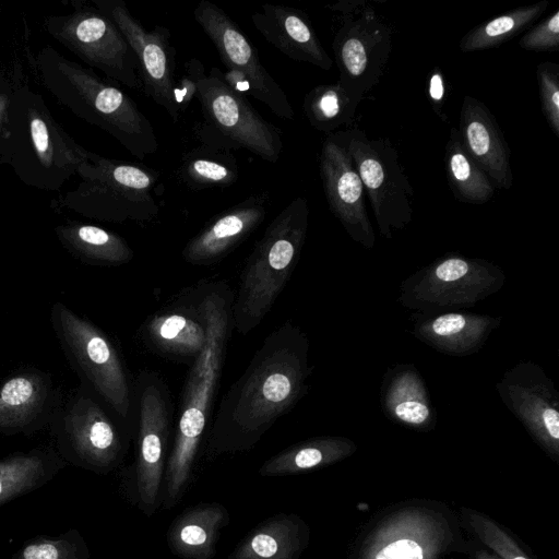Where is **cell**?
<instances>
[{
    "mask_svg": "<svg viewBox=\"0 0 559 559\" xmlns=\"http://www.w3.org/2000/svg\"><path fill=\"white\" fill-rule=\"evenodd\" d=\"M307 343L286 322L262 342L242 374L224 395L210 431L211 454L246 451L300 397Z\"/></svg>",
    "mask_w": 559,
    "mask_h": 559,
    "instance_id": "1",
    "label": "cell"
},
{
    "mask_svg": "<svg viewBox=\"0 0 559 559\" xmlns=\"http://www.w3.org/2000/svg\"><path fill=\"white\" fill-rule=\"evenodd\" d=\"M194 312L205 326L206 342L187 377L176 435L166 461L162 507L173 508L190 481L197 453L207 426L212 404L233 328L234 295L225 284L205 285L200 290Z\"/></svg>",
    "mask_w": 559,
    "mask_h": 559,
    "instance_id": "2",
    "label": "cell"
},
{
    "mask_svg": "<svg viewBox=\"0 0 559 559\" xmlns=\"http://www.w3.org/2000/svg\"><path fill=\"white\" fill-rule=\"evenodd\" d=\"M34 63L43 86L76 117L110 134L139 159L156 153L152 122L119 86L50 46L38 51Z\"/></svg>",
    "mask_w": 559,
    "mask_h": 559,
    "instance_id": "3",
    "label": "cell"
},
{
    "mask_svg": "<svg viewBox=\"0 0 559 559\" xmlns=\"http://www.w3.org/2000/svg\"><path fill=\"white\" fill-rule=\"evenodd\" d=\"M10 132L7 164L24 185L44 191L62 188L88 151L55 119L44 97L21 80L12 96Z\"/></svg>",
    "mask_w": 559,
    "mask_h": 559,
    "instance_id": "4",
    "label": "cell"
},
{
    "mask_svg": "<svg viewBox=\"0 0 559 559\" xmlns=\"http://www.w3.org/2000/svg\"><path fill=\"white\" fill-rule=\"evenodd\" d=\"M75 175L76 187L53 200L56 210L110 223L150 222L160 211V175L146 165L87 151Z\"/></svg>",
    "mask_w": 559,
    "mask_h": 559,
    "instance_id": "5",
    "label": "cell"
},
{
    "mask_svg": "<svg viewBox=\"0 0 559 559\" xmlns=\"http://www.w3.org/2000/svg\"><path fill=\"white\" fill-rule=\"evenodd\" d=\"M308 218L307 200L296 197L254 243L233 301V328L239 334L261 323L285 287L305 241Z\"/></svg>",
    "mask_w": 559,
    "mask_h": 559,
    "instance_id": "6",
    "label": "cell"
},
{
    "mask_svg": "<svg viewBox=\"0 0 559 559\" xmlns=\"http://www.w3.org/2000/svg\"><path fill=\"white\" fill-rule=\"evenodd\" d=\"M48 429L53 448L68 464L97 474H107L120 465L133 432L81 382L63 400Z\"/></svg>",
    "mask_w": 559,
    "mask_h": 559,
    "instance_id": "7",
    "label": "cell"
},
{
    "mask_svg": "<svg viewBox=\"0 0 559 559\" xmlns=\"http://www.w3.org/2000/svg\"><path fill=\"white\" fill-rule=\"evenodd\" d=\"M50 324L70 367L133 431V386L108 335L61 301L50 308Z\"/></svg>",
    "mask_w": 559,
    "mask_h": 559,
    "instance_id": "8",
    "label": "cell"
},
{
    "mask_svg": "<svg viewBox=\"0 0 559 559\" xmlns=\"http://www.w3.org/2000/svg\"><path fill=\"white\" fill-rule=\"evenodd\" d=\"M71 4L70 13L46 16L44 29L90 69L129 88H142L136 58L114 21L93 3Z\"/></svg>",
    "mask_w": 559,
    "mask_h": 559,
    "instance_id": "9",
    "label": "cell"
},
{
    "mask_svg": "<svg viewBox=\"0 0 559 559\" xmlns=\"http://www.w3.org/2000/svg\"><path fill=\"white\" fill-rule=\"evenodd\" d=\"M171 419L166 383L158 374L142 371L133 386L134 487L138 506L147 516L155 513L160 501Z\"/></svg>",
    "mask_w": 559,
    "mask_h": 559,
    "instance_id": "10",
    "label": "cell"
},
{
    "mask_svg": "<svg viewBox=\"0 0 559 559\" xmlns=\"http://www.w3.org/2000/svg\"><path fill=\"white\" fill-rule=\"evenodd\" d=\"M195 98L204 119L201 122L228 148H245L270 163L278 160L283 151L281 130L230 87L218 68L201 78Z\"/></svg>",
    "mask_w": 559,
    "mask_h": 559,
    "instance_id": "11",
    "label": "cell"
},
{
    "mask_svg": "<svg viewBox=\"0 0 559 559\" xmlns=\"http://www.w3.org/2000/svg\"><path fill=\"white\" fill-rule=\"evenodd\" d=\"M342 13L332 49L338 80L364 98L380 81L392 50V28L364 2L338 1L329 5Z\"/></svg>",
    "mask_w": 559,
    "mask_h": 559,
    "instance_id": "12",
    "label": "cell"
},
{
    "mask_svg": "<svg viewBox=\"0 0 559 559\" xmlns=\"http://www.w3.org/2000/svg\"><path fill=\"white\" fill-rule=\"evenodd\" d=\"M359 174L380 228L407 224L413 214V187L388 139H370L361 130L338 132Z\"/></svg>",
    "mask_w": 559,
    "mask_h": 559,
    "instance_id": "13",
    "label": "cell"
},
{
    "mask_svg": "<svg viewBox=\"0 0 559 559\" xmlns=\"http://www.w3.org/2000/svg\"><path fill=\"white\" fill-rule=\"evenodd\" d=\"M455 542L448 518L412 506L386 515L364 539L357 559H439Z\"/></svg>",
    "mask_w": 559,
    "mask_h": 559,
    "instance_id": "14",
    "label": "cell"
},
{
    "mask_svg": "<svg viewBox=\"0 0 559 559\" xmlns=\"http://www.w3.org/2000/svg\"><path fill=\"white\" fill-rule=\"evenodd\" d=\"M193 16L211 39L227 71L242 75L249 84V95L286 120L295 111L286 93L260 61L258 51L235 21L217 4L200 0Z\"/></svg>",
    "mask_w": 559,
    "mask_h": 559,
    "instance_id": "15",
    "label": "cell"
},
{
    "mask_svg": "<svg viewBox=\"0 0 559 559\" xmlns=\"http://www.w3.org/2000/svg\"><path fill=\"white\" fill-rule=\"evenodd\" d=\"M92 3L114 21L131 47L145 95L177 122L180 116L173 95L176 50L170 31L162 25L147 31L123 0H92Z\"/></svg>",
    "mask_w": 559,
    "mask_h": 559,
    "instance_id": "16",
    "label": "cell"
},
{
    "mask_svg": "<svg viewBox=\"0 0 559 559\" xmlns=\"http://www.w3.org/2000/svg\"><path fill=\"white\" fill-rule=\"evenodd\" d=\"M62 402L50 372L34 367L13 372L0 383V435L32 436L49 428Z\"/></svg>",
    "mask_w": 559,
    "mask_h": 559,
    "instance_id": "17",
    "label": "cell"
},
{
    "mask_svg": "<svg viewBox=\"0 0 559 559\" xmlns=\"http://www.w3.org/2000/svg\"><path fill=\"white\" fill-rule=\"evenodd\" d=\"M319 170L331 212L352 234L368 239L371 228L365 188L338 132L324 139L319 155Z\"/></svg>",
    "mask_w": 559,
    "mask_h": 559,
    "instance_id": "18",
    "label": "cell"
},
{
    "mask_svg": "<svg viewBox=\"0 0 559 559\" xmlns=\"http://www.w3.org/2000/svg\"><path fill=\"white\" fill-rule=\"evenodd\" d=\"M269 204L270 194L262 191L221 212L186 243L182 258L193 265L221 261L262 224Z\"/></svg>",
    "mask_w": 559,
    "mask_h": 559,
    "instance_id": "19",
    "label": "cell"
},
{
    "mask_svg": "<svg viewBox=\"0 0 559 559\" xmlns=\"http://www.w3.org/2000/svg\"><path fill=\"white\" fill-rule=\"evenodd\" d=\"M457 132L465 152L495 188H511L510 148L496 118L484 103L469 95L464 97Z\"/></svg>",
    "mask_w": 559,
    "mask_h": 559,
    "instance_id": "20",
    "label": "cell"
},
{
    "mask_svg": "<svg viewBox=\"0 0 559 559\" xmlns=\"http://www.w3.org/2000/svg\"><path fill=\"white\" fill-rule=\"evenodd\" d=\"M255 29L288 58L307 62L324 71L333 60L323 48L309 16L301 10L265 3L251 15Z\"/></svg>",
    "mask_w": 559,
    "mask_h": 559,
    "instance_id": "21",
    "label": "cell"
},
{
    "mask_svg": "<svg viewBox=\"0 0 559 559\" xmlns=\"http://www.w3.org/2000/svg\"><path fill=\"white\" fill-rule=\"evenodd\" d=\"M228 522L229 514L221 503L192 506L170 524L166 535L168 548L181 559H212L219 532Z\"/></svg>",
    "mask_w": 559,
    "mask_h": 559,
    "instance_id": "22",
    "label": "cell"
},
{
    "mask_svg": "<svg viewBox=\"0 0 559 559\" xmlns=\"http://www.w3.org/2000/svg\"><path fill=\"white\" fill-rule=\"evenodd\" d=\"M309 543V530L296 514H276L253 528L228 559H298Z\"/></svg>",
    "mask_w": 559,
    "mask_h": 559,
    "instance_id": "23",
    "label": "cell"
},
{
    "mask_svg": "<svg viewBox=\"0 0 559 559\" xmlns=\"http://www.w3.org/2000/svg\"><path fill=\"white\" fill-rule=\"evenodd\" d=\"M67 465L50 445L13 452L0 459V507L39 489Z\"/></svg>",
    "mask_w": 559,
    "mask_h": 559,
    "instance_id": "24",
    "label": "cell"
},
{
    "mask_svg": "<svg viewBox=\"0 0 559 559\" xmlns=\"http://www.w3.org/2000/svg\"><path fill=\"white\" fill-rule=\"evenodd\" d=\"M62 247L81 262L95 266H119L133 259V250L118 234L96 225L67 222L55 228Z\"/></svg>",
    "mask_w": 559,
    "mask_h": 559,
    "instance_id": "25",
    "label": "cell"
},
{
    "mask_svg": "<svg viewBox=\"0 0 559 559\" xmlns=\"http://www.w3.org/2000/svg\"><path fill=\"white\" fill-rule=\"evenodd\" d=\"M177 176L193 191L228 188L238 180L239 166L231 150L200 143L181 155Z\"/></svg>",
    "mask_w": 559,
    "mask_h": 559,
    "instance_id": "26",
    "label": "cell"
},
{
    "mask_svg": "<svg viewBox=\"0 0 559 559\" xmlns=\"http://www.w3.org/2000/svg\"><path fill=\"white\" fill-rule=\"evenodd\" d=\"M195 318L181 312L153 316L146 323L145 337L157 352L176 358H197L206 342L205 326Z\"/></svg>",
    "mask_w": 559,
    "mask_h": 559,
    "instance_id": "27",
    "label": "cell"
},
{
    "mask_svg": "<svg viewBox=\"0 0 559 559\" xmlns=\"http://www.w3.org/2000/svg\"><path fill=\"white\" fill-rule=\"evenodd\" d=\"M444 169L449 187L460 202L484 204L493 197L495 186L465 152L457 128L450 131L445 145Z\"/></svg>",
    "mask_w": 559,
    "mask_h": 559,
    "instance_id": "28",
    "label": "cell"
},
{
    "mask_svg": "<svg viewBox=\"0 0 559 559\" xmlns=\"http://www.w3.org/2000/svg\"><path fill=\"white\" fill-rule=\"evenodd\" d=\"M361 99V96L337 80L310 90L305 96L302 108L314 129L331 134L341 126L352 122Z\"/></svg>",
    "mask_w": 559,
    "mask_h": 559,
    "instance_id": "29",
    "label": "cell"
},
{
    "mask_svg": "<svg viewBox=\"0 0 559 559\" xmlns=\"http://www.w3.org/2000/svg\"><path fill=\"white\" fill-rule=\"evenodd\" d=\"M548 5V0H542L495 16L467 32L460 40V49L463 52H474L498 47L528 28Z\"/></svg>",
    "mask_w": 559,
    "mask_h": 559,
    "instance_id": "30",
    "label": "cell"
},
{
    "mask_svg": "<svg viewBox=\"0 0 559 559\" xmlns=\"http://www.w3.org/2000/svg\"><path fill=\"white\" fill-rule=\"evenodd\" d=\"M333 442L309 441L286 448L266 460L259 469L261 476H287L307 472L338 457Z\"/></svg>",
    "mask_w": 559,
    "mask_h": 559,
    "instance_id": "31",
    "label": "cell"
},
{
    "mask_svg": "<svg viewBox=\"0 0 559 559\" xmlns=\"http://www.w3.org/2000/svg\"><path fill=\"white\" fill-rule=\"evenodd\" d=\"M86 540L78 530L55 537L39 536L27 540L10 559H90Z\"/></svg>",
    "mask_w": 559,
    "mask_h": 559,
    "instance_id": "32",
    "label": "cell"
},
{
    "mask_svg": "<svg viewBox=\"0 0 559 559\" xmlns=\"http://www.w3.org/2000/svg\"><path fill=\"white\" fill-rule=\"evenodd\" d=\"M468 521L479 539L501 559H530L518 543L489 518L471 511Z\"/></svg>",
    "mask_w": 559,
    "mask_h": 559,
    "instance_id": "33",
    "label": "cell"
},
{
    "mask_svg": "<svg viewBox=\"0 0 559 559\" xmlns=\"http://www.w3.org/2000/svg\"><path fill=\"white\" fill-rule=\"evenodd\" d=\"M542 109L550 130L559 136V66L543 62L536 69Z\"/></svg>",
    "mask_w": 559,
    "mask_h": 559,
    "instance_id": "34",
    "label": "cell"
},
{
    "mask_svg": "<svg viewBox=\"0 0 559 559\" xmlns=\"http://www.w3.org/2000/svg\"><path fill=\"white\" fill-rule=\"evenodd\" d=\"M522 49L554 52L559 50V10L550 16L530 28L520 39Z\"/></svg>",
    "mask_w": 559,
    "mask_h": 559,
    "instance_id": "35",
    "label": "cell"
},
{
    "mask_svg": "<svg viewBox=\"0 0 559 559\" xmlns=\"http://www.w3.org/2000/svg\"><path fill=\"white\" fill-rule=\"evenodd\" d=\"M205 67L198 58H191L183 63L182 73L174 85V103L179 114H183L197 97L198 85L205 74Z\"/></svg>",
    "mask_w": 559,
    "mask_h": 559,
    "instance_id": "36",
    "label": "cell"
},
{
    "mask_svg": "<svg viewBox=\"0 0 559 559\" xmlns=\"http://www.w3.org/2000/svg\"><path fill=\"white\" fill-rule=\"evenodd\" d=\"M19 80V75L15 73L0 88V166L7 164V154L11 139L10 109L13 92Z\"/></svg>",
    "mask_w": 559,
    "mask_h": 559,
    "instance_id": "37",
    "label": "cell"
},
{
    "mask_svg": "<svg viewBox=\"0 0 559 559\" xmlns=\"http://www.w3.org/2000/svg\"><path fill=\"white\" fill-rule=\"evenodd\" d=\"M427 95L435 114L438 115L442 121H447V117L443 114L445 97L444 76L439 67H435L429 73L427 81Z\"/></svg>",
    "mask_w": 559,
    "mask_h": 559,
    "instance_id": "38",
    "label": "cell"
},
{
    "mask_svg": "<svg viewBox=\"0 0 559 559\" xmlns=\"http://www.w3.org/2000/svg\"><path fill=\"white\" fill-rule=\"evenodd\" d=\"M396 416L409 424H421L429 415V409L423 403L416 401H406L395 407Z\"/></svg>",
    "mask_w": 559,
    "mask_h": 559,
    "instance_id": "39",
    "label": "cell"
},
{
    "mask_svg": "<svg viewBox=\"0 0 559 559\" xmlns=\"http://www.w3.org/2000/svg\"><path fill=\"white\" fill-rule=\"evenodd\" d=\"M468 271L467 263L462 259H448L436 269V275L444 282H452L463 277Z\"/></svg>",
    "mask_w": 559,
    "mask_h": 559,
    "instance_id": "40",
    "label": "cell"
},
{
    "mask_svg": "<svg viewBox=\"0 0 559 559\" xmlns=\"http://www.w3.org/2000/svg\"><path fill=\"white\" fill-rule=\"evenodd\" d=\"M465 325V319L457 313H449L437 318L432 323L435 333L441 336L451 335L461 331Z\"/></svg>",
    "mask_w": 559,
    "mask_h": 559,
    "instance_id": "41",
    "label": "cell"
},
{
    "mask_svg": "<svg viewBox=\"0 0 559 559\" xmlns=\"http://www.w3.org/2000/svg\"><path fill=\"white\" fill-rule=\"evenodd\" d=\"M543 421L547 433L555 441L559 439V414L554 408H546L543 412Z\"/></svg>",
    "mask_w": 559,
    "mask_h": 559,
    "instance_id": "42",
    "label": "cell"
},
{
    "mask_svg": "<svg viewBox=\"0 0 559 559\" xmlns=\"http://www.w3.org/2000/svg\"><path fill=\"white\" fill-rule=\"evenodd\" d=\"M12 75L5 73L1 62H0V88L4 86L10 80Z\"/></svg>",
    "mask_w": 559,
    "mask_h": 559,
    "instance_id": "43",
    "label": "cell"
},
{
    "mask_svg": "<svg viewBox=\"0 0 559 559\" xmlns=\"http://www.w3.org/2000/svg\"><path fill=\"white\" fill-rule=\"evenodd\" d=\"M475 559H498L496 556L487 551H478Z\"/></svg>",
    "mask_w": 559,
    "mask_h": 559,
    "instance_id": "44",
    "label": "cell"
}]
</instances>
